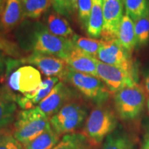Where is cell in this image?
Instances as JSON below:
<instances>
[{"label": "cell", "mask_w": 149, "mask_h": 149, "mask_svg": "<svg viewBox=\"0 0 149 149\" xmlns=\"http://www.w3.org/2000/svg\"><path fill=\"white\" fill-rule=\"evenodd\" d=\"M22 34L19 44L27 51L51 55L64 59L74 48L70 39L56 36L46 25L37 22Z\"/></svg>", "instance_id": "obj_1"}, {"label": "cell", "mask_w": 149, "mask_h": 149, "mask_svg": "<svg viewBox=\"0 0 149 149\" xmlns=\"http://www.w3.org/2000/svg\"><path fill=\"white\" fill-rule=\"evenodd\" d=\"M59 79L71 86L84 97L97 105L106 103L111 94L98 77L76 71L68 66Z\"/></svg>", "instance_id": "obj_2"}, {"label": "cell", "mask_w": 149, "mask_h": 149, "mask_svg": "<svg viewBox=\"0 0 149 149\" xmlns=\"http://www.w3.org/2000/svg\"><path fill=\"white\" fill-rule=\"evenodd\" d=\"M118 121L115 112L107 104H97L86 120L83 133L96 146L117 129Z\"/></svg>", "instance_id": "obj_3"}, {"label": "cell", "mask_w": 149, "mask_h": 149, "mask_svg": "<svg viewBox=\"0 0 149 149\" xmlns=\"http://www.w3.org/2000/svg\"><path fill=\"white\" fill-rule=\"evenodd\" d=\"M50 125L49 118L36 107L18 112L13 133L24 146L38 137Z\"/></svg>", "instance_id": "obj_4"}, {"label": "cell", "mask_w": 149, "mask_h": 149, "mask_svg": "<svg viewBox=\"0 0 149 149\" xmlns=\"http://www.w3.org/2000/svg\"><path fill=\"white\" fill-rule=\"evenodd\" d=\"M88 115V108L81 99L68 102L49 119L52 128L63 136L74 133L82 126Z\"/></svg>", "instance_id": "obj_5"}, {"label": "cell", "mask_w": 149, "mask_h": 149, "mask_svg": "<svg viewBox=\"0 0 149 149\" xmlns=\"http://www.w3.org/2000/svg\"><path fill=\"white\" fill-rule=\"evenodd\" d=\"M17 60L7 58L4 77L8 88L13 92L25 94L35 91L42 84L40 70L31 65L18 67Z\"/></svg>", "instance_id": "obj_6"}, {"label": "cell", "mask_w": 149, "mask_h": 149, "mask_svg": "<svg viewBox=\"0 0 149 149\" xmlns=\"http://www.w3.org/2000/svg\"><path fill=\"white\" fill-rule=\"evenodd\" d=\"M144 88L136 83L124 87L114 95V106L117 115L125 121L136 120L140 116L146 104Z\"/></svg>", "instance_id": "obj_7"}, {"label": "cell", "mask_w": 149, "mask_h": 149, "mask_svg": "<svg viewBox=\"0 0 149 149\" xmlns=\"http://www.w3.org/2000/svg\"><path fill=\"white\" fill-rule=\"evenodd\" d=\"M101 40V46L97 59L105 64L118 67L136 79L135 68L130 54L122 47L118 40Z\"/></svg>", "instance_id": "obj_8"}, {"label": "cell", "mask_w": 149, "mask_h": 149, "mask_svg": "<svg viewBox=\"0 0 149 149\" xmlns=\"http://www.w3.org/2000/svg\"><path fill=\"white\" fill-rule=\"evenodd\" d=\"M79 97L77 91L70 87L68 84L60 81L37 107L50 119L66 104Z\"/></svg>", "instance_id": "obj_9"}, {"label": "cell", "mask_w": 149, "mask_h": 149, "mask_svg": "<svg viewBox=\"0 0 149 149\" xmlns=\"http://www.w3.org/2000/svg\"><path fill=\"white\" fill-rule=\"evenodd\" d=\"M97 73L111 93L114 94L124 87L137 83L135 78L127 72L98 59H97Z\"/></svg>", "instance_id": "obj_10"}, {"label": "cell", "mask_w": 149, "mask_h": 149, "mask_svg": "<svg viewBox=\"0 0 149 149\" xmlns=\"http://www.w3.org/2000/svg\"><path fill=\"white\" fill-rule=\"evenodd\" d=\"M20 64H31L37 67L44 75L57 77L59 79L64 74L68 65L64 59L56 56L33 52L26 57L19 59Z\"/></svg>", "instance_id": "obj_11"}, {"label": "cell", "mask_w": 149, "mask_h": 149, "mask_svg": "<svg viewBox=\"0 0 149 149\" xmlns=\"http://www.w3.org/2000/svg\"><path fill=\"white\" fill-rule=\"evenodd\" d=\"M122 0H102L104 26L101 35L103 40L117 38L119 28L123 17Z\"/></svg>", "instance_id": "obj_12"}, {"label": "cell", "mask_w": 149, "mask_h": 149, "mask_svg": "<svg viewBox=\"0 0 149 149\" xmlns=\"http://www.w3.org/2000/svg\"><path fill=\"white\" fill-rule=\"evenodd\" d=\"M59 79L57 77L46 78L35 91L25 94L16 95L17 104L22 110L31 109L37 107L50 94L55 86L59 82Z\"/></svg>", "instance_id": "obj_13"}, {"label": "cell", "mask_w": 149, "mask_h": 149, "mask_svg": "<svg viewBox=\"0 0 149 149\" xmlns=\"http://www.w3.org/2000/svg\"><path fill=\"white\" fill-rule=\"evenodd\" d=\"M17 104L16 95L7 86L0 88V132L15 122Z\"/></svg>", "instance_id": "obj_14"}, {"label": "cell", "mask_w": 149, "mask_h": 149, "mask_svg": "<svg viewBox=\"0 0 149 149\" xmlns=\"http://www.w3.org/2000/svg\"><path fill=\"white\" fill-rule=\"evenodd\" d=\"M23 20V0H6L4 9L0 16V27L3 32H10Z\"/></svg>", "instance_id": "obj_15"}, {"label": "cell", "mask_w": 149, "mask_h": 149, "mask_svg": "<svg viewBox=\"0 0 149 149\" xmlns=\"http://www.w3.org/2000/svg\"><path fill=\"white\" fill-rule=\"evenodd\" d=\"M64 60L76 71L97 77V59L74 47Z\"/></svg>", "instance_id": "obj_16"}, {"label": "cell", "mask_w": 149, "mask_h": 149, "mask_svg": "<svg viewBox=\"0 0 149 149\" xmlns=\"http://www.w3.org/2000/svg\"><path fill=\"white\" fill-rule=\"evenodd\" d=\"M117 39L122 47L130 54H131L137 46L135 23L127 15H124L123 17L119 28Z\"/></svg>", "instance_id": "obj_17"}, {"label": "cell", "mask_w": 149, "mask_h": 149, "mask_svg": "<svg viewBox=\"0 0 149 149\" xmlns=\"http://www.w3.org/2000/svg\"><path fill=\"white\" fill-rule=\"evenodd\" d=\"M46 27L52 34L64 38L70 39L74 34L70 24L64 17L56 12L51 13L47 17Z\"/></svg>", "instance_id": "obj_18"}, {"label": "cell", "mask_w": 149, "mask_h": 149, "mask_svg": "<svg viewBox=\"0 0 149 149\" xmlns=\"http://www.w3.org/2000/svg\"><path fill=\"white\" fill-rule=\"evenodd\" d=\"M96 147L84 133H72L63 135L53 149H95Z\"/></svg>", "instance_id": "obj_19"}, {"label": "cell", "mask_w": 149, "mask_h": 149, "mask_svg": "<svg viewBox=\"0 0 149 149\" xmlns=\"http://www.w3.org/2000/svg\"><path fill=\"white\" fill-rule=\"evenodd\" d=\"M104 26L102 0H93V6L89 17L86 32L92 38L101 37Z\"/></svg>", "instance_id": "obj_20"}, {"label": "cell", "mask_w": 149, "mask_h": 149, "mask_svg": "<svg viewBox=\"0 0 149 149\" xmlns=\"http://www.w3.org/2000/svg\"><path fill=\"white\" fill-rule=\"evenodd\" d=\"M102 149H136L135 144L126 132L115 130L104 139Z\"/></svg>", "instance_id": "obj_21"}, {"label": "cell", "mask_w": 149, "mask_h": 149, "mask_svg": "<svg viewBox=\"0 0 149 149\" xmlns=\"http://www.w3.org/2000/svg\"><path fill=\"white\" fill-rule=\"evenodd\" d=\"M59 135L50 125L38 137L24 146V149H53L60 140Z\"/></svg>", "instance_id": "obj_22"}, {"label": "cell", "mask_w": 149, "mask_h": 149, "mask_svg": "<svg viewBox=\"0 0 149 149\" xmlns=\"http://www.w3.org/2000/svg\"><path fill=\"white\" fill-rule=\"evenodd\" d=\"M51 6L50 0H23L24 19H39Z\"/></svg>", "instance_id": "obj_23"}, {"label": "cell", "mask_w": 149, "mask_h": 149, "mask_svg": "<svg viewBox=\"0 0 149 149\" xmlns=\"http://www.w3.org/2000/svg\"><path fill=\"white\" fill-rule=\"evenodd\" d=\"M70 40L74 47L97 59L102 40L84 37L77 34H74Z\"/></svg>", "instance_id": "obj_24"}, {"label": "cell", "mask_w": 149, "mask_h": 149, "mask_svg": "<svg viewBox=\"0 0 149 149\" xmlns=\"http://www.w3.org/2000/svg\"><path fill=\"white\" fill-rule=\"evenodd\" d=\"M126 15L134 22L149 11V0H124Z\"/></svg>", "instance_id": "obj_25"}, {"label": "cell", "mask_w": 149, "mask_h": 149, "mask_svg": "<svg viewBox=\"0 0 149 149\" xmlns=\"http://www.w3.org/2000/svg\"><path fill=\"white\" fill-rule=\"evenodd\" d=\"M134 23L137 45L146 46L149 42V11Z\"/></svg>", "instance_id": "obj_26"}, {"label": "cell", "mask_w": 149, "mask_h": 149, "mask_svg": "<svg viewBox=\"0 0 149 149\" xmlns=\"http://www.w3.org/2000/svg\"><path fill=\"white\" fill-rule=\"evenodd\" d=\"M0 149H24V148L15 137L13 130L6 128L0 132Z\"/></svg>", "instance_id": "obj_27"}, {"label": "cell", "mask_w": 149, "mask_h": 149, "mask_svg": "<svg viewBox=\"0 0 149 149\" xmlns=\"http://www.w3.org/2000/svg\"><path fill=\"white\" fill-rule=\"evenodd\" d=\"M93 6V0H77L78 19L83 29H86Z\"/></svg>", "instance_id": "obj_28"}, {"label": "cell", "mask_w": 149, "mask_h": 149, "mask_svg": "<svg viewBox=\"0 0 149 149\" xmlns=\"http://www.w3.org/2000/svg\"><path fill=\"white\" fill-rule=\"evenodd\" d=\"M0 51L5 55L19 59L21 56L19 47L16 43L4 37L0 33Z\"/></svg>", "instance_id": "obj_29"}, {"label": "cell", "mask_w": 149, "mask_h": 149, "mask_svg": "<svg viewBox=\"0 0 149 149\" xmlns=\"http://www.w3.org/2000/svg\"><path fill=\"white\" fill-rule=\"evenodd\" d=\"M50 1L55 12L64 17H70V14L66 8V0H50Z\"/></svg>", "instance_id": "obj_30"}, {"label": "cell", "mask_w": 149, "mask_h": 149, "mask_svg": "<svg viewBox=\"0 0 149 149\" xmlns=\"http://www.w3.org/2000/svg\"><path fill=\"white\" fill-rule=\"evenodd\" d=\"M6 55L3 52L0 51V77L3 79L5 76L6 68Z\"/></svg>", "instance_id": "obj_31"}, {"label": "cell", "mask_w": 149, "mask_h": 149, "mask_svg": "<svg viewBox=\"0 0 149 149\" xmlns=\"http://www.w3.org/2000/svg\"><path fill=\"white\" fill-rule=\"evenodd\" d=\"M66 4L67 10L70 15L73 13L77 8V0H66Z\"/></svg>", "instance_id": "obj_32"}, {"label": "cell", "mask_w": 149, "mask_h": 149, "mask_svg": "<svg viewBox=\"0 0 149 149\" xmlns=\"http://www.w3.org/2000/svg\"><path fill=\"white\" fill-rule=\"evenodd\" d=\"M144 90L146 95L149 96V71L145 74L144 79Z\"/></svg>", "instance_id": "obj_33"}, {"label": "cell", "mask_w": 149, "mask_h": 149, "mask_svg": "<svg viewBox=\"0 0 149 149\" xmlns=\"http://www.w3.org/2000/svg\"><path fill=\"white\" fill-rule=\"evenodd\" d=\"M141 149H149V139L146 134H145L144 138H143Z\"/></svg>", "instance_id": "obj_34"}, {"label": "cell", "mask_w": 149, "mask_h": 149, "mask_svg": "<svg viewBox=\"0 0 149 149\" xmlns=\"http://www.w3.org/2000/svg\"><path fill=\"white\" fill-rule=\"evenodd\" d=\"M6 0H0V16L2 14L3 9H4Z\"/></svg>", "instance_id": "obj_35"}, {"label": "cell", "mask_w": 149, "mask_h": 149, "mask_svg": "<svg viewBox=\"0 0 149 149\" xmlns=\"http://www.w3.org/2000/svg\"><path fill=\"white\" fill-rule=\"evenodd\" d=\"M146 105H147V109H148V113H149V99L148 100H147Z\"/></svg>", "instance_id": "obj_36"}, {"label": "cell", "mask_w": 149, "mask_h": 149, "mask_svg": "<svg viewBox=\"0 0 149 149\" xmlns=\"http://www.w3.org/2000/svg\"><path fill=\"white\" fill-rule=\"evenodd\" d=\"M146 135H147V137H148V139H149V128H148V129L147 130V131L146 132Z\"/></svg>", "instance_id": "obj_37"}, {"label": "cell", "mask_w": 149, "mask_h": 149, "mask_svg": "<svg viewBox=\"0 0 149 149\" xmlns=\"http://www.w3.org/2000/svg\"><path fill=\"white\" fill-rule=\"evenodd\" d=\"M122 1L123 2V3H124V0H122Z\"/></svg>", "instance_id": "obj_38"}]
</instances>
